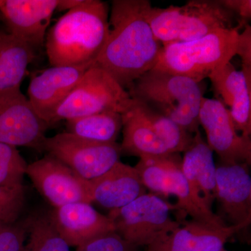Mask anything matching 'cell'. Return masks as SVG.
<instances>
[{
  "label": "cell",
  "instance_id": "obj_1",
  "mask_svg": "<svg viewBox=\"0 0 251 251\" xmlns=\"http://www.w3.org/2000/svg\"><path fill=\"white\" fill-rule=\"evenodd\" d=\"M148 0H115L106 43L93 66L105 71L126 90L155 67L162 44L145 16Z\"/></svg>",
  "mask_w": 251,
  "mask_h": 251
},
{
  "label": "cell",
  "instance_id": "obj_2",
  "mask_svg": "<svg viewBox=\"0 0 251 251\" xmlns=\"http://www.w3.org/2000/svg\"><path fill=\"white\" fill-rule=\"evenodd\" d=\"M108 33V4L99 0H84L48 31L44 46L50 64L52 67H92Z\"/></svg>",
  "mask_w": 251,
  "mask_h": 251
},
{
  "label": "cell",
  "instance_id": "obj_3",
  "mask_svg": "<svg viewBox=\"0 0 251 251\" xmlns=\"http://www.w3.org/2000/svg\"><path fill=\"white\" fill-rule=\"evenodd\" d=\"M127 92L130 98L168 117L191 134L199 130L202 92L192 79L152 69L137 79Z\"/></svg>",
  "mask_w": 251,
  "mask_h": 251
},
{
  "label": "cell",
  "instance_id": "obj_4",
  "mask_svg": "<svg viewBox=\"0 0 251 251\" xmlns=\"http://www.w3.org/2000/svg\"><path fill=\"white\" fill-rule=\"evenodd\" d=\"M147 21L162 46L197 40L221 29H232L234 14L220 0H190L181 6L145 8Z\"/></svg>",
  "mask_w": 251,
  "mask_h": 251
},
{
  "label": "cell",
  "instance_id": "obj_5",
  "mask_svg": "<svg viewBox=\"0 0 251 251\" xmlns=\"http://www.w3.org/2000/svg\"><path fill=\"white\" fill-rule=\"evenodd\" d=\"M240 27L214 31L197 40L163 45L153 69L189 77L200 83L236 55Z\"/></svg>",
  "mask_w": 251,
  "mask_h": 251
},
{
  "label": "cell",
  "instance_id": "obj_6",
  "mask_svg": "<svg viewBox=\"0 0 251 251\" xmlns=\"http://www.w3.org/2000/svg\"><path fill=\"white\" fill-rule=\"evenodd\" d=\"M179 153L140 158L134 167L147 189L157 196L176 198L177 210L192 220L214 227L227 226L191 189L181 171Z\"/></svg>",
  "mask_w": 251,
  "mask_h": 251
},
{
  "label": "cell",
  "instance_id": "obj_7",
  "mask_svg": "<svg viewBox=\"0 0 251 251\" xmlns=\"http://www.w3.org/2000/svg\"><path fill=\"white\" fill-rule=\"evenodd\" d=\"M132 103L127 90L110 74L92 66L54 112L51 125L100 112L123 114Z\"/></svg>",
  "mask_w": 251,
  "mask_h": 251
},
{
  "label": "cell",
  "instance_id": "obj_8",
  "mask_svg": "<svg viewBox=\"0 0 251 251\" xmlns=\"http://www.w3.org/2000/svg\"><path fill=\"white\" fill-rule=\"evenodd\" d=\"M176 209L159 196L145 193L120 209L109 211L115 232L135 247H147L162 234L176 228L179 221L171 217Z\"/></svg>",
  "mask_w": 251,
  "mask_h": 251
},
{
  "label": "cell",
  "instance_id": "obj_9",
  "mask_svg": "<svg viewBox=\"0 0 251 251\" xmlns=\"http://www.w3.org/2000/svg\"><path fill=\"white\" fill-rule=\"evenodd\" d=\"M44 151L86 180L103 175L120 161L122 155L120 144L90 141L67 132L46 138Z\"/></svg>",
  "mask_w": 251,
  "mask_h": 251
},
{
  "label": "cell",
  "instance_id": "obj_10",
  "mask_svg": "<svg viewBox=\"0 0 251 251\" xmlns=\"http://www.w3.org/2000/svg\"><path fill=\"white\" fill-rule=\"evenodd\" d=\"M48 127L21 88L0 92V143L42 152Z\"/></svg>",
  "mask_w": 251,
  "mask_h": 251
},
{
  "label": "cell",
  "instance_id": "obj_11",
  "mask_svg": "<svg viewBox=\"0 0 251 251\" xmlns=\"http://www.w3.org/2000/svg\"><path fill=\"white\" fill-rule=\"evenodd\" d=\"M26 175L53 208L75 202L93 203L89 180L50 155L27 164Z\"/></svg>",
  "mask_w": 251,
  "mask_h": 251
},
{
  "label": "cell",
  "instance_id": "obj_12",
  "mask_svg": "<svg viewBox=\"0 0 251 251\" xmlns=\"http://www.w3.org/2000/svg\"><path fill=\"white\" fill-rule=\"evenodd\" d=\"M199 122L205 131L206 143L221 162L251 166V137L238 133L228 109L221 100L203 97Z\"/></svg>",
  "mask_w": 251,
  "mask_h": 251
},
{
  "label": "cell",
  "instance_id": "obj_13",
  "mask_svg": "<svg viewBox=\"0 0 251 251\" xmlns=\"http://www.w3.org/2000/svg\"><path fill=\"white\" fill-rule=\"evenodd\" d=\"M247 163L221 162L216 168L219 216L228 226L247 228L251 223V177Z\"/></svg>",
  "mask_w": 251,
  "mask_h": 251
},
{
  "label": "cell",
  "instance_id": "obj_14",
  "mask_svg": "<svg viewBox=\"0 0 251 251\" xmlns=\"http://www.w3.org/2000/svg\"><path fill=\"white\" fill-rule=\"evenodd\" d=\"M58 0H0V17L7 32L34 51L45 44Z\"/></svg>",
  "mask_w": 251,
  "mask_h": 251
},
{
  "label": "cell",
  "instance_id": "obj_15",
  "mask_svg": "<svg viewBox=\"0 0 251 251\" xmlns=\"http://www.w3.org/2000/svg\"><path fill=\"white\" fill-rule=\"evenodd\" d=\"M90 66L52 67L34 77L28 87V100L48 126L54 112L76 87Z\"/></svg>",
  "mask_w": 251,
  "mask_h": 251
},
{
  "label": "cell",
  "instance_id": "obj_16",
  "mask_svg": "<svg viewBox=\"0 0 251 251\" xmlns=\"http://www.w3.org/2000/svg\"><path fill=\"white\" fill-rule=\"evenodd\" d=\"M242 230L240 227H214L191 220L162 234L145 247V251H220Z\"/></svg>",
  "mask_w": 251,
  "mask_h": 251
},
{
  "label": "cell",
  "instance_id": "obj_17",
  "mask_svg": "<svg viewBox=\"0 0 251 251\" xmlns=\"http://www.w3.org/2000/svg\"><path fill=\"white\" fill-rule=\"evenodd\" d=\"M50 215L69 247H80L94 238L115 230L111 220L92 204L75 202L54 208Z\"/></svg>",
  "mask_w": 251,
  "mask_h": 251
},
{
  "label": "cell",
  "instance_id": "obj_18",
  "mask_svg": "<svg viewBox=\"0 0 251 251\" xmlns=\"http://www.w3.org/2000/svg\"><path fill=\"white\" fill-rule=\"evenodd\" d=\"M90 181L92 202L110 210L120 209L147 193L134 167L121 161Z\"/></svg>",
  "mask_w": 251,
  "mask_h": 251
},
{
  "label": "cell",
  "instance_id": "obj_19",
  "mask_svg": "<svg viewBox=\"0 0 251 251\" xmlns=\"http://www.w3.org/2000/svg\"><path fill=\"white\" fill-rule=\"evenodd\" d=\"M214 92L229 107L237 131L245 137L251 134V89L248 87L242 71L236 70L232 63L211 73L209 77Z\"/></svg>",
  "mask_w": 251,
  "mask_h": 251
},
{
  "label": "cell",
  "instance_id": "obj_20",
  "mask_svg": "<svg viewBox=\"0 0 251 251\" xmlns=\"http://www.w3.org/2000/svg\"><path fill=\"white\" fill-rule=\"evenodd\" d=\"M216 168L214 151L198 130L181 158V171L195 194L210 209L216 200Z\"/></svg>",
  "mask_w": 251,
  "mask_h": 251
},
{
  "label": "cell",
  "instance_id": "obj_21",
  "mask_svg": "<svg viewBox=\"0 0 251 251\" xmlns=\"http://www.w3.org/2000/svg\"><path fill=\"white\" fill-rule=\"evenodd\" d=\"M123 140L120 144L122 154L140 158L171 154L147 120L140 104L133 100L126 111L122 114Z\"/></svg>",
  "mask_w": 251,
  "mask_h": 251
},
{
  "label": "cell",
  "instance_id": "obj_22",
  "mask_svg": "<svg viewBox=\"0 0 251 251\" xmlns=\"http://www.w3.org/2000/svg\"><path fill=\"white\" fill-rule=\"evenodd\" d=\"M35 51L10 34L0 31V92L21 88Z\"/></svg>",
  "mask_w": 251,
  "mask_h": 251
},
{
  "label": "cell",
  "instance_id": "obj_23",
  "mask_svg": "<svg viewBox=\"0 0 251 251\" xmlns=\"http://www.w3.org/2000/svg\"><path fill=\"white\" fill-rule=\"evenodd\" d=\"M67 133L101 143H117L122 129V114L105 112L66 121Z\"/></svg>",
  "mask_w": 251,
  "mask_h": 251
},
{
  "label": "cell",
  "instance_id": "obj_24",
  "mask_svg": "<svg viewBox=\"0 0 251 251\" xmlns=\"http://www.w3.org/2000/svg\"><path fill=\"white\" fill-rule=\"evenodd\" d=\"M27 237L22 251H70L51 219L50 212L29 215Z\"/></svg>",
  "mask_w": 251,
  "mask_h": 251
},
{
  "label": "cell",
  "instance_id": "obj_25",
  "mask_svg": "<svg viewBox=\"0 0 251 251\" xmlns=\"http://www.w3.org/2000/svg\"><path fill=\"white\" fill-rule=\"evenodd\" d=\"M140 107L157 136L164 143L170 152H184L192 143L194 135L181 128L168 117L163 116L143 103Z\"/></svg>",
  "mask_w": 251,
  "mask_h": 251
},
{
  "label": "cell",
  "instance_id": "obj_26",
  "mask_svg": "<svg viewBox=\"0 0 251 251\" xmlns=\"http://www.w3.org/2000/svg\"><path fill=\"white\" fill-rule=\"evenodd\" d=\"M27 166L17 148L0 143V186H22Z\"/></svg>",
  "mask_w": 251,
  "mask_h": 251
},
{
  "label": "cell",
  "instance_id": "obj_27",
  "mask_svg": "<svg viewBox=\"0 0 251 251\" xmlns=\"http://www.w3.org/2000/svg\"><path fill=\"white\" fill-rule=\"evenodd\" d=\"M25 202L24 185L0 186V224H12L20 219Z\"/></svg>",
  "mask_w": 251,
  "mask_h": 251
},
{
  "label": "cell",
  "instance_id": "obj_28",
  "mask_svg": "<svg viewBox=\"0 0 251 251\" xmlns=\"http://www.w3.org/2000/svg\"><path fill=\"white\" fill-rule=\"evenodd\" d=\"M29 217L0 224V251H22L28 234Z\"/></svg>",
  "mask_w": 251,
  "mask_h": 251
},
{
  "label": "cell",
  "instance_id": "obj_29",
  "mask_svg": "<svg viewBox=\"0 0 251 251\" xmlns=\"http://www.w3.org/2000/svg\"><path fill=\"white\" fill-rule=\"evenodd\" d=\"M75 251H139L138 247L127 242L115 231L94 238L77 247Z\"/></svg>",
  "mask_w": 251,
  "mask_h": 251
},
{
  "label": "cell",
  "instance_id": "obj_30",
  "mask_svg": "<svg viewBox=\"0 0 251 251\" xmlns=\"http://www.w3.org/2000/svg\"><path fill=\"white\" fill-rule=\"evenodd\" d=\"M236 54L242 59V72L248 87L251 89V27L249 25H246L243 32L238 36Z\"/></svg>",
  "mask_w": 251,
  "mask_h": 251
},
{
  "label": "cell",
  "instance_id": "obj_31",
  "mask_svg": "<svg viewBox=\"0 0 251 251\" xmlns=\"http://www.w3.org/2000/svg\"><path fill=\"white\" fill-rule=\"evenodd\" d=\"M225 7L242 18L241 25L246 24V21L251 18V0H220Z\"/></svg>",
  "mask_w": 251,
  "mask_h": 251
},
{
  "label": "cell",
  "instance_id": "obj_32",
  "mask_svg": "<svg viewBox=\"0 0 251 251\" xmlns=\"http://www.w3.org/2000/svg\"><path fill=\"white\" fill-rule=\"evenodd\" d=\"M84 0H58L57 10L58 11H69L80 6Z\"/></svg>",
  "mask_w": 251,
  "mask_h": 251
},
{
  "label": "cell",
  "instance_id": "obj_33",
  "mask_svg": "<svg viewBox=\"0 0 251 251\" xmlns=\"http://www.w3.org/2000/svg\"><path fill=\"white\" fill-rule=\"evenodd\" d=\"M226 251V250H224V249H223V250H221V251Z\"/></svg>",
  "mask_w": 251,
  "mask_h": 251
}]
</instances>
